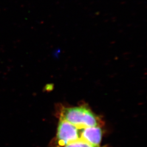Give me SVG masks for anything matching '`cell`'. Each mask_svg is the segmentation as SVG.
Returning <instances> with one entry per match:
<instances>
[{
  "label": "cell",
  "instance_id": "cell-3",
  "mask_svg": "<svg viewBox=\"0 0 147 147\" xmlns=\"http://www.w3.org/2000/svg\"><path fill=\"white\" fill-rule=\"evenodd\" d=\"M103 135L100 126H90L81 129L80 139L95 146H100Z\"/></svg>",
  "mask_w": 147,
  "mask_h": 147
},
{
  "label": "cell",
  "instance_id": "cell-1",
  "mask_svg": "<svg viewBox=\"0 0 147 147\" xmlns=\"http://www.w3.org/2000/svg\"><path fill=\"white\" fill-rule=\"evenodd\" d=\"M60 119L67 121L80 129L90 126H100L98 117L85 106H76L63 109Z\"/></svg>",
  "mask_w": 147,
  "mask_h": 147
},
{
  "label": "cell",
  "instance_id": "cell-4",
  "mask_svg": "<svg viewBox=\"0 0 147 147\" xmlns=\"http://www.w3.org/2000/svg\"><path fill=\"white\" fill-rule=\"evenodd\" d=\"M62 147H101L100 146H95L82 139L71 142Z\"/></svg>",
  "mask_w": 147,
  "mask_h": 147
},
{
  "label": "cell",
  "instance_id": "cell-2",
  "mask_svg": "<svg viewBox=\"0 0 147 147\" xmlns=\"http://www.w3.org/2000/svg\"><path fill=\"white\" fill-rule=\"evenodd\" d=\"M81 129L67 121L60 119L58 123L56 141L58 147H62L80 139Z\"/></svg>",
  "mask_w": 147,
  "mask_h": 147
}]
</instances>
